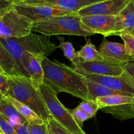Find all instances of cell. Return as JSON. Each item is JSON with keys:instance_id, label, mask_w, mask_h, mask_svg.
Segmentation results:
<instances>
[{"instance_id": "cell-1", "label": "cell", "mask_w": 134, "mask_h": 134, "mask_svg": "<svg viewBox=\"0 0 134 134\" xmlns=\"http://www.w3.org/2000/svg\"><path fill=\"white\" fill-rule=\"evenodd\" d=\"M44 83L56 92H66L82 101L92 100L85 76L65 64L44 57L42 61Z\"/></svg>"}, {"instance_id": "cell-2", "label": "cell", "mask_w": 134, "mask_h": 134, "mask_svg": "<svg viewBox=\"0 0 134 134\" xmlns=\"http://www.w3.org/2000/svg\"><path fill=\"white\" fill-rule=\"evenodd\" d=\"M9 96L28 106L45 122L52 117L40 90L33 86L30 78L26 77H9Z\"/></svg>"}, {"instance_id": "cell-3", "label": "cell", "mask_w": 134, "mask_h": 134, "mask_svg": "<svg viewBox=\"0 0 134 134\" xmlns=\"http://www.w3.org/2000/svg\"><path fill=\"white\" fill-rule=\"evenodd\" d=\"M0 44L20 63H21V57L24 52L43 55L47 57L58 48V46L51 41V37L34 33L18 39H0Z\"/></svg>"}, {"instance_id": "cell-4", "label": "cell", "mask_w": 134, "mask_h": 134, "mask_svg": "<svg viewBox=\"0 0 134 134\" xmlns=\"http://www.w3.org/2000/svg\"><path fill=\"white\" fill-rule=\"evenodd\" d=\"M32 31L42 35H68L88 37L92 35L88 31L81 22V16L77 14L56 16L34 23Z\"/></svg>"}, {"instance_id": "cell-5", "label": "cell", "mask_w": 134, "mask_h": 134, "mask_svg": "<svg viewBox=\"0 0 134 134\" xmlns=\"http://www.w3.org/2000/svg\"><path fill=\"white\" fill-rule=\"evenodd\" d=\"M39 90L51 116L55 120L72 134H82L85 132L77 124L71 111L60 102L57 97V92L54 90L44 83Z\"/></svg>"}, {"instance_id": "cell-6", "label": "cell", "mask_w": 134, "mask_h": 134, "mask_svg": "<svg viewBox=\"0 0 134 134\" xmlns=\"http://www.w3.org/2000/svg\"><path fill=\"white\" fill-rule=\"evenodd\" d=\"M34 22L15 9L0 16V39L21 38L32 33Z\"/></svg>"}, {"instance_id": "cell-7", "label": "cell", "mask_w": 134, "mask_h": 134, "mask_svg": "<svg viewBox=\"0 0 134 134\" xmlns=\"http://www.w3.org/2000/svg\"><path fill=\"white\" fill-rule=\"evenodd\" d=\"M98 1L99 0H14L15 3L51 8L68 14H77Z\"/></svg>"}, {"instance_id": "cell-8", "label": "cell", "mask_w": 134, "mask_h": 134, "mask_svg": "<svg viewBox=\"0 0 134 134\" xmlns=\"http://www.w3.org/2000/svg\"><path fill=\"white\" fill-rule=\"evenodd\" d=\"M85 77L86 81L98 84L109 89L126 93L134 97V81L125 72L120 76L90 75Z\"/></svg>"}, {"instance_id": "cell-9", "label": "cell", "mask_w": 134, "mask_h": 134, "mask_svg": "<svg viewBox=\"0 0 134 134\" xmlns=\"http://www.w3.org/2000/svg\"><path fill=\"white\" fill-rule=\"evenodd\" d=\"M132 0H106L99 1L86 7L77 13L82 17L86 16H116L128 6Z\"/></svg>"}, {"instance_id": "cell-10", "label": "cell", "mask_w": 134, "mask_h": 134, "mask_svg": "<svg viewBox=\"0 0 134 134\" xmlns=\"http://www.w3.org/2000/svg\"><path fill=\"white\" fill-rule=\"evenodd\" d=\"M74 70L83 76L97 75L102 76H120L124 73L122 65L107 62L104 60L85 62L82 61L74 67Z\"/></svg>"}, {"instance_id": "cell-11", "label": "cell", "mask_w": 134, "mask_h": 134, "mask_svg": "<svg viewBox=\"0 0 134 134\" xmlns=\"http://www.w3.org/2000/svg\"><path fill=\"white\" fill-rule=\"evenodd\" d=\"M118 16H86L81 17L85 28L92 34H101L104 37L111 36L113 33Z\"/></svg>"}, {"instance_id": "cell-12", "label": "cell", "mask_w": 134, "mask_h": 134, "mask_svg": "<svg viewBox=\"0 0 134 134\" xmlns=\"http://www.w3.org/2000/svg\"><path fill=\"white\" fill-rule=\"evenodd\" d=\"M99 52L104 61L111 64L123 66L128 62L133 61L124 44L109 41L105 38L99 46Z\"/></svg>"}, {"instance_id": "cell-13", "label": "cell", "mask_w": 134, "mask_h": 134, "mask_svg": "<svg viewBox=\"0 0 134 134\" xmlns=\"http://www.w3.org/2000/svg\"><path fill=\"white\" fill-rule=\"evenodd\" d=\"M43 55L34 54L30 52H24L21 57L20 62L30 76L33 86L37 90H39L44 84V72L42 61L44 59Z\"/></svg>"}, {"instance_id": "cell-14", "label": "cell", "mask_w": 134, "mask_h": 134, "mask_svg": "<svg viewBox=\"0 0 134 134\" xmlns=\"http://www.w3.org/2000/svg\"><path fill=\"white\" fill-rule=\"evenodd\" d=\"M13 7L18 13L28 18L34 23L40 22L56 16L69 14L68 13L51 8L15 3H14V0Z\"/></svg>"}, {"instance_id": "cell-15", "label": "cell", "mask_w": 134, "mask_h": 134, "mask_svg": "<svg viewBox=\"0 0 134 134\" xmlns=\"http://www.w3.org/2000/svg\"><path fill=\"white\" fill-rule=\"evenodd\" d=\"M0 73L10 77H26L30 78L21 63L15 60L8 51L0 44Z\"/></svg>"}, {"instance_id": "cell-16", "label": "cell", "mask_w": 134, "mask_h": 134, "mask_svg": "<svg viewBox=\"0 0 134 134\" xmlns=\"http://www.w3.org/2000/svg\"><path fill=\"white\" fill-rule=\"evenodd\" d=\"M0 115L13 127L19 124H24L27 122L18 113L16 109L5 97L0 94Z\"/></svg>"}, {"instance_id": "cell-17", "label": "cell", "mask_w": 134, "mask_h": 134, "mask_svg": "<svg viewBox=\"0 0 134 134\" xmlns=\"http://www.w3.org/2000/svg\"><path fill=\"white\" fill-rule=\"evenodd\" d=\"M101 110L102 112L110 114L115 119L121 121L134 119V103L104 107Z\"/></svg>"}, {"instance_id": "cell-18", "label": "cell", "mask_w": 134, "mask_h": 134, "mask_svg": "<svg viewBox=\"0 0 134 134\" xmlns=\"http://www.w3.org/2000/svg\"><path fill=\"white\" fill-rule=\"evenodd\" d=\"M12 104L14 105V107L16 109L21 116L26 120V121L28 123H33L35 124H43L45 122L39 116L37 115L30 107L20 102H18L14 98H11L10 96L5 97Z\"/></svg>"}, {"instance_id": "cell-19", "label": "cell", "mask_w": 134, "mask_h": 134, "mask_svg": "<svg viewBox=\"0 0 134 134\" xmlns=\"http://www.w3.org/2000/svg\"><path fill=\"white\" fill-rule=\"evenodd\" d=\"M86 83H87L88 90L89 93L91 96L92 100L96 101L97 98H98L115 96L133 97L132 96L129 95V94H126V93L109 89L107 88L102 86V85H98V84L93 83V82H89V81H86Z\"/></svg>"}, {"instance_id": "cell-20", "label": "cell", "mask_w": 134, "mask_h": 134, "mask_svg": "<svg viewBox=\"0 0 134 134\" xmlns=\"http://www.w3.org/2000/svg\"><path fill=\"white\" fill-rule=\"evenodd\" d=\"M77 54L82 61L85 62L103 60L99 51L96 49L90 40H88L86 44L81 47V50L77 51Z\"/></svg>"}, {"instance_id": "cell-21", "label": "cell", "mask_w": 134, "mask_h": 134, "mask_svg": "<svg viewBox=\"0 0 134 134\" xmlns=\"http://www.w3.org/2000/svg\"><path fill=\"white\" fill-rule=\"evenodd\" d=\"M119 15L122 25V30L119 36L122 34H132L134 30V7L132 0Z\"/></svg>"}, {"instance_id": "cell-22", "label": "cell", "mask_w": 134, "mask_h": 134, "mask_svg": "<svg viewBox=\"0 0 134 134\" xmlns=\"http://www.w3.org/2000/svg\"><path fill=\"white\" fill-rule=\"evenodd\" d=\"M96 102L99 105V109H102L104 107L121 105L128 103H134V97L123 96L102 97L97 98Z\"/></svg>"}, {"instance_id": "cell-23", "label": "cell", "mask_w": 134, "mask_h": 134, "mask_svg": "<svg viewBox=\"0 0 134 134\" xmlns=\"http://www.w3.org/2000/svg\"><path fill=\"white\" fill-rule=\"evenodd\" d=\"M58 38L60 41V45L58 46V48L63 51L65 57L70 60L74 67L78 65L82 62V60L78 56L72 43L69 41H65L63 37H58Z\"/></svg>"}, {"instance_id": "cell-24", "label": "cell", "mask_w": 134, "mask_h": 134, "mask_svg": "<svg viewBox=\"0 0 134 134\" xmlns=\"http://www.w3.org/2000/svg\"><path fill=\"white\" fill-rule=\"evenodd\" d=\"M79 109L81 110L85 113L87 114L90 118L94 117L96 114L97 111L99 109V107L94 100L82 101L77 107Z\"/></svg>"}, {"instance_id": "cell-25", "label": "cell", "mask_w": 134, "mask_h": 134, "mask_svg": "<svg viewBox=\"0 0 134 134\" xmlns=\"http://www.w3.org/2000/svg\"><path fill=\"white\" fill-rule=\"evenodd\" d=\"M47 125L49 134H72L52 117L48 119Z\"/></svg>"}, {"instance_id": "cell-26", "label": "cell", "mask_w": 134, "mask_h": 134, "mask_svg": "<svg viewBox=\"0 0 134 134\" xmlns=\"http://www.w3.org/2000/svg\"><path fill=\"white\" fill-rule=\"evenodd\" d=\"M120 37L124 41L128 54L134 60V35L132 34H122Z\"/></svg>"}, {"instance_id": "cell-27", "label": "cell", "mask_w": 134, "mask_h": 134, "mask_svg": "<svg viewBox=\"0 0 134 134\" xmlns=\"http://www.w3.org/2000/svg\"><path fill=\"white\" fill-rule=\"evenodd\" d=\"M72 115H73V118H74L75 120L77 122V124L79 126V127L82 129V126H83L84 122H85L86 120L90 119V116L87 115V114L85 113V112H83L81 110L79 109L78 108L76 107L74 109L71 110V111Z\"/></svg>"}, {"instance_id": "cell-28", "label": "cell", "mask_w": 134, "mask_h": 134, "mask_svg": "<svg viewBox=\"0 0 134 134\" xmlns=\"http://www.w3.org/2000/svg\"><path fill=\"white\" fill-rule=\"evenodd\" d=\"M9 77L3 73H0V94L7 97L10 91Z\"/></svg>"}, {"instance_id": "cell-29", "label": "cell", "mask_w": 134, "mask_h": 134, "mask_svg": "<svg viewBox=\"0 0 134 134\" xmlns=\"http://www.w3.org/2000/svg\"><path fill=\"white\" fill-rule=\"evenodd\" d=\"M27 126L31 134H49L47 128V122H44L43 124L28 123Z\"/></svg>"}, {"instance_id": "cell-30", "label": "cell", "mask_w": 134, "mask_h": 134, "mask_svg": "<svg viewBox=\"0 0 134 134\" xmlns=\"http://www.w3.org/2000/svg\"><path fill=\"white\" fill-rule=\"evenodd\" d=\"M0 132H3L4 134H17L14 128L1 115H0Z\"/></svg>"}, {"instance_id": "cell-31", "label": "cell", "mask_w": 134, "mask_h": 134, "mask_svg": "<svg viewBox=\"0 0 134 134\" xmlns=\"http://www.w3.org/2000/svg\"><path fill=\"white\" fill-rule=\"evenodd\" d=\"M13 0H1L0 1V16L13 9Z\"/></svg>"}, {"instance_id": "cell-32", "label": "cell", "mask_w": 134, "mask_h": 134, "mask_svg": "<svg viewBox=\"0 0 134 134\" xmlns=\"http://www.w3.org/2000/svg\"><path fill=\"white\" fill-rule=\"evenodd\" d=\"M124 72L134 81V60L128 62L123 65Z\"/></svg>"}, {"instance_id": "cell-33", "label": "cell", "mask_w": 134, "mask_h": 134, "mask_svg": "<svg viewBox=\"0 0 134 134\" xmlns=\"http://www.w3.org/2000/svg\"><path fill=\"white\" fill-rule=\"evenodd\" d=\"M28 122L24 124H19L14 126V129L15 130L17 134H31L27 126Z\"/></svg>"}, {"instance_id": "cell-34", "label": "cell", "mask_w": 134, "mask_h": 134, "mask_svg": "<svg viewBox=\"0 0 134 134\" xmlns=\"http://www.w3.org/2000/svg\"><path fill=\"white\" fill-rule=\"evenodd\" d=\"M132 3H133V7H134V0H132Z\"/></svg>"}, {"instance_id": "cell-35", "label": "cell", "mask_w": 134, "mask_h": 134, "mask_svg": "<svg viewBox=\"0 0 134 134\" xmlns=\"http://www.w3.org/2000/svg\"><path fill=\"white\" fill-rule=\"evenodd\" d=\"M132 35H134V30H133V32H132Z\"/></svg>"}, {"instance_id": "cell-36", "label": "cell", "mask_w": 134, "mask_h": 134, "mask_svg": "<svg viewBox=\"0 0 134 134\" xmlns=\"http://www.w3.org/2000/svg\"><path fill=\"white\" fill-rule=\"evenodd\" d=\"M0 134H4L3 133V132H0Z\"/></svg>"}, {"instance_id": "cell-37", "label": "cell", "mask_w": 134, "mask_h": 134, "mask_svg": "<svg viewBox=\"0 0 134 134\" xmlns=\"http://www.w3.org/2000/svg\"><path fill=\"white\" fill-rule=\"evenodd\" d=\"M82 134H86V133H85V132H84V133H82Z\"/></svg>"}]
</instances>
